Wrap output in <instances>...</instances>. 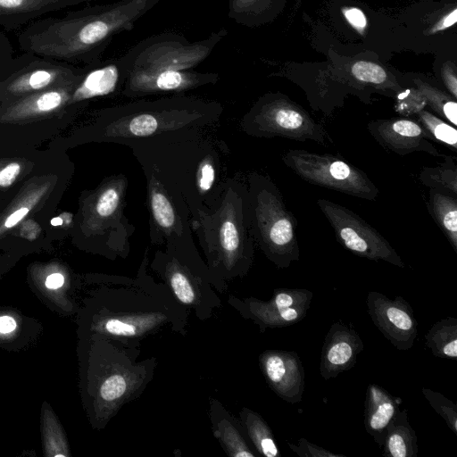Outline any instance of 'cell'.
<instances>
[{"instance_id":"cell-1","label":"cell","mask_w":457,"mask_h":457,"mask_svg":"<svg viewBox=\"0 0 457 457\" xmlns=\"http://www.w3.org/2000/svg\"><path fill=\"white\" fill-rule=\"evenodd\" d=\"M159 1L119 0L36 20L18 35V45L22 52L77 66L91 64L101 60L114 37L132 30Z\"/></svg>"},{"instance_id":"cell-2","label":"cell","mask_w":457,"mask_h":457,"mask_svg":"<svg viewBox=\"0 0 457 457\" xmlns=\"http://www.w3.org/2000/svg\"><path fill=\"white\" fill-rule=\"evenodd\" d=\"M227 35L228 30L221 29L204 39L191 42L181 34L165 32L139 41L122 55L126 69L125 93L177 92L215 83L219 79L217 73L193 69Z\"/></svg>"},{"instance_id":"cell-3","label":"cell","mask_w":457,"mask_h":457,"mask_svg":"<svg viewBox=\"0 0 457 457\" xmlns=\"http://www.w3.org/2000/svg\"><path fill=\"white\" fill-rule=\"evenodd\" d=\"M254 204L256 236L269 258L279 268L299 261L296 219L270 179L256 177Z\"/></svg>"},{"instance_id":"cell-4","label":"cell","mask_w":457,"mask_h":457,"mask_svg":"<svg viewBox=\"0 0 457 457\" xmlns=\"http://www.w3.org/2000/svg\"><path fill=\"white\" fill-rule=\"evenodd\" d=\"M282 161L309 184L368 201H375L379 195V189L368 175L340 156L289 149Z\"/></svg>"},{"instance_id":"cell-5","label":"cell","mask_w":457,"mask_h":457,"mask_svg":"<svg viewBox=\"0 0 457 457\" xmlns=\"http://www.w3.org/2000/svg\"><path fill=\"white\" fill-rule=\"evenodd\" d=\"M251 130L260 137H279L300 142L313 141L328 146L333 138L299 104L280 94L262 96L251 112Z\"/></svg>"},{"instance_id":"cell-6","label":"cell","mask_w":457,"mask_h":457,"mask_svg":"<svg viewBox=\"0 0 457 457\" xmlns=\"http://www.w3.org/2000/svg\"><path fill=\"white\" fill-rule=\"evenodd\" d=\"M81 71L77 65L23 52L0 68V102L68 85Z\"/></svg>"},{"instance_id":"cell-7","label":"cell","mask_w":457,"mask_h":457,"mask_svg":"<svg viewBox=\"0 0 457 457\" xmlns=\"http://www.w3.org/2000/svg\"><path fill=\"white\" fill-rule=\"evenodd\" d=\"M317 205L332 227L338 243L355 255L384 261L399 268L404 263L389 242L370 224L352 210L330 200L320 198Z\"/></svg>"},{"instance_id":"cell-8","label":"cell","mask_w":457,"mask_h":457,"mask_svg":"<svg viewBox=\"0 0 457 457\" xmlns=\"http://www.w3.org/2000/svg\"><path fill=\"white\" fill-rule=\"evenodd\" d=\"M367 308L373 324L398 350H410L417 337L418 322L410 303L402 296L390 299L382 293L370 291Z\"/></svg>"},{"instance_id":"cell-9","label":"cell","mask_w":457,"mask_h":457,"mask_svg":"<svg viewBox=\"0 0 457 457\" xmlns=\"http://www.w3.org/2000/svg\"><path fill=\"white\" fill-rule=\"evenodd\" d=\"M367 129L384 149L398 155L423 152L434 157H442L431 143L429 134L414 120L403 117L370 120Z\"/></svg>"},{"instance_id":"cell-10","label":"cell","mask_w":457,"mask_h":457,"mask_svg":"<svg viewBox=\"0 0 457 457\" xmlns=\"http://www.w3.org/2000/svg\"><path fill=\"white\" fill-rule=\"evenodd\" d=\"M364 349L360 335L341 321L330 326L321 348L320 373L325 380L352 369Z\"/></svg>"},{"instance_id":"cell-11","label":"cell","mask_w":457,"mask_h":457,"mask_svg":"<svg viewBox=\"0 0 457 457\" xmlns=\"http://www.w3.org/2000/svg\"><path fill=\"white\" fill-rule=\"evenodd\" d=\"M262 366L269 384L278 396L290 403L302 400L304 370L295 352L270 351L262 355Z\"/></svg>"},{"instance_id":"cell-12","label":"cell","mask_w":457,"mask_h":457,"mask_svg":"<svg viewBox=\"0 0 457 457\" xmlns=\"http://www.w3.org/2000/svg\"><path fill=\"white\" fill-rule=\"evenodd\" d=\"M125 79L126 69L122 55L84 65L73 87L71 104L107 96Z\"/></svg>"},{"instance_id":"cell-13","label":"cell","mask_w":457,"mask_h":457,"mask_svg":"<svg viewBox=\"0 0 457 457\" xmlns=\"http://www.w3.org/2000/svg\"><path fill=\"white\" fill-rule=\"evenodd\" d=\"M312 297L307 289H278L270 302L257 304L256 313L266 326H290L307 315Z\"/></svg>"},{"instance_id":"cell-14","label":"cell","mask_w":457,"mask_h":457,"mask_svg":"<svg viewBox=\"0 0 457 457\" xmlns=\"http://www.w3.org/2000/svg\"><path fill=\"white\" fill-rule=\"evenodd\" d=\"M97 0H0V27L17 29L48 13Z\"/></svg>"},{"instance_id":"cell-15","label":"cell","mask_w":457,"mask_h":457,"mask_svg":"<svg viewBox=\"0 0 457 457\" xmlns=\"http://www.w3.org/2000/svg\"><path fill=\"white\" fill-rule=\"evenodd\" d=\"M398 401L379 385L372 383L367 387L364 426L379 446L383 445L387 425L399 411Z\"/></svg>"},{"instance_id":"cell-16","label":"cell","mask_w":457,"mask_h":457,"mask_svg":"<svg viewBox=\"0 0 457 457\" xmlns=\"http://www.w3.org/2000/svg\"><path fill=\"white\" fill-rule=\"evenodd\" d=\"M382 446L385 456L415 457L417 455V436L409 422L406 410H399L387 425Z\"/></svg>"},{"instance_id":"cell-17","label":"cell","mask_w":457,"mask_h":457,"mask_svg":"<svg viewBox=\"0 0 457 457\" xmlns=\"http://www.w3.org/2000/svg\"><path fill=\"white\" fill-rule=\"evenodd\" d=\"M428 211L457 253V195L429 188Z\"/></svg>"},{"instance_id":"cell-18","label":"cell","mask_w":457,"mask_h":457,"mask_svg":"<svg viewBox=\"0 0 457 457\" xmlns=\"http://www.w3.org/2000/svg\"><path fill=\"white\" fill-rule=\"evenodd\" d=\"M278 0H228V16L236 23L253 27L270 21Z\"/></svg>"},{"instance_id":"cell-19","label":"cell","mask_w":457,"mask_h":457,"mask_svg":"<svg viewBox=\"0 0 457 457\" xmlns=\"http://www.w3.org/2000/svg\"><path fill=\"white\" fill-rule=\"evenodd\" d=\"M426 345L438 358L457 359V319L448 317L436 321L425 336Z\"/></svg>"},{"instance_id":"cell-20","label":"cell","mask_w":457,"mask_h":457,"mask_svg":"<svg viewBox=\"0 0 457 457\" xmlns=\"http://www.w3.org/2000/svg\"><path fill=\"white\" fill-rule=\"evenodd\" d=\"M349 72L356 83L363 87L370 86L378 91H390L393 96L403 89L381 65L370 61L355 62Z\"/></svg>"},{"instance_id":"cell-21","label":"cell","mask_w":457,"mask_h":457,"mask_svg":"<svg viewBox=\"0 0 457 457\" xmlns=\"http://www.w3.org/2000/svg\"><path fill=\"white\" fill-rule=\"evenodd\" d=\"M444 162L436 166L423 167L420 182L428 188L446 191L457 195V165L455 159L443 154Z\"/></svg>"},{"instance_id":"cell-22","label":"cell","mask_w":457,"mask_h":457,"mask_svg":"<svg viewBox=\"0 0 457 457\" xmlns=\"http://www.w3.org/2000/svg\"><path fill=\"white\" fill-rule=\"evenodd\" d=\"M414 87L422 94L428 106L441 119L447 120L453 126L457 125V102L449 94L438 89L431 84L413 79Z\"/></svg>"},{"instance_id":"cell-23","label":"cell","mask_w":457,"mask_h":457,"mask_svg":"<svg viewBox=\"0 0 457 457\" xmlns=\"http://www.w3.org/2000/svg\"><path fill=\"white\" fill-rule=\"evenodd\" d=\"M415 117V120L429 134L432 140H436L456 151L457 130L454 126L426 109L418 112Z\"/></svg>"},{"instance_id":"cell-24","label":"cell","mask_w":457,"mask_h":457,"mask_svg":"<svg viewBox=\"0 0 457 457\" xmlns=\"http://www.w3.org/2000/svg\"><path fill=\"white\" fill-rule=\"evenodd\" d=\"M248 426L252 440L262 454L267 457H277L279 455V451L271 431L262 419L256 415H251Z\"/></svg>"},{"instance_id":"cell-25","label":"cell","mask_w":457,"mask_h":457,"mask_svg":"<svg viewBox=\"0 0 457 457\" xmlns=\"http://www.w3.org/2000/svg\"><path fill=\"white\" fill-rule=\"evenodd\" d=\"M421 392L431 407L445 420L448 428L457 435V406L439 392L423 387Z\"/></svg>"},{"instance_id":"cell-26","label":"cell","mask_w":457,"mask_h":457,"mask_svg":"<svg viewBox=\"0 0 457 457\" xmlns=\"http://www.w3.org/2000/svg\"><path fill=\"white\" fill-rule=\"evenodd\" d=\"M395 97V111L403 117L415 116L428 106L425 97L415 87L403 88Z\"/></svg>"},{"instance_id":"cell-27","label":"cell","mask_w":457,"mask_h":457,"mask_svg":"<svg viewBox=\"0 0 457 457\" xmlns=\"http://www.w3.org/2000/svg\"><path fill=\"white\" fill-rule=\"evenodd\" d=\"M151 207L156 222L164 228H170L174 225L175 214L170 201L158 191L151 194Z\"/></svg>"},{"instance_id":"cell-28","label":"cell","mask_w":457,"mask_h":457,"mask_svg":"<svg viewBox=\"0 0 457 457\" xmlns=\"http://www.w3.org/2000/svg\"><path fill=\"white\" fill-rule=\"evenodd\" d=\"M127 383L121 375L107 378L100 387V395L105 401H113L121 397L126 391Z\"/></svg>"},{"instance_id":"cell-29","label":"cell","mask_w":457,"mask_h":457,"mask_svg":"<svg viewBox=\"0 0 457 457\" xmlns=\"http://www.w3.org/2000/svg\"><path fill=\"white\" fill-rule=\"evenodd\" d=\"M170 286L174 294L181 303L189 304L194 302V290L184 274L175 272L170 278Z\"/></svg>"},{"instance_id":"cell-30","label":"cell","mask_w":457,"mask_h":457,"mask_svg":"<svg viewBox=\"0 0 457 457\" xmlns=\"http://www.w3.org/2000/svg\"><path fill=\"white\" fill-rule=\"evenodd\" d=\"M288 445L294 453L302 457H345L310 443L304 438H300L297 445L288 443Z\"/></svg>"},{"instance_id":"cell-31","label":"cell","mask_w":457,"mask_h":457,"mask_svg":"<svg viewBox=\"0 0 457 457\" xmlns=\"http://www.w3.org/2000/svg\"><path fill=\"white\" fill-rule=\"evenodd\" d=\"M158 128L155 117L144 113L134 117L129 123V130L133 136L143 137L154 133Z\"/></svg>"},{"instance_id":"cell-32","label":"cell","mask_w":457,"mask_h":457,"mask_svg":"<svg viewBox=\"0 0 457 457\" xmlns=\"http://www.w3.org/2000/svg\"><path fill=\"white\" fill-rule=\"evenodd\" d=\"M120 202V195L113 187L107 188L99 196L96 210L99 216L109 217L117 209Z\"/></svg>"},{"instance_id":"cell-33","label":"cell","mask_w":457,"mask_h":457,"mask_svg":"<svg viewBox=\"0 0 457 457\" xmlns=\"http://www.w3.org/2000/svg\"><path fill=\"white\" fill-rule=\"evenodd\" d=\"M220 238L222 248L227 253H233L237 250L240 243V237L237 227L230 220L223 222L220 230Z\"/></svg>"},{"instance_id":"cell-34","label":"cell","mask_w":457,"mask_h":457,"mask_svg":"<svg viewBox=\"0 0 457 457\" xmlns=\"http://www.w3.org/2000/svg\"><path fill=\"white\" fill-rule=\"evenodd\" d=\"M441 79L449 95L457 98V76L456 69L453 63H445L441 68Z\"/></svg>"},{"instance_id":"cell-35","label":"cell","mask_w":457,"mask_h":457,"mask_svg":"<svg viewBox=\"0 0 457 457\" xmlns=\"http://www.w3.org/2000/svg\"><path fill=\"white\" fill-rule=\"evenodd\" d=\"M104 328L108 333L116 336H134L137 329L134 324L117 319L108 320Z\"/></svg>"},{"instance_id":"cell-36","label":"cell","mask_w":457,"mask_h":457,"mask_svg":"<svg viewBox=\"0 0 457 457\" xmlns=\"http://www.w3.org/2000/svg\"><path fill=\"white\" fill-rule=\"evenodd\" d=\"M19 162H10L0 170V187L5 188L17 181L21 173Z\"/></svg>"},{"instance_id":"cell-37","label":"cell","mask_w":457,"mask_h":457,"mask_svg":"<svg viewBox=\"0 0 457 457\" xmlns=\"http://www.w3.org/2000/svg\"><path fill=\"white\" fill-rule=\"evenodd\" d=\"M344 15L349 24L362 33L367 25L366 17L361 10L355 7L345 8L344 10Z\"/></svg>"},{"instance_id":"cell-38","label":"cell","mask_w":457,"mask_h":457,"mask_svg":"<svg viewBox=\"0 0 457 457\" xmlns=\"http://www.w3.org/2000/svg\"><path fill=\"white\" fill-rule=\"evenodd\" d=\"M214 169L211 163H204L199 172L198 181L199 187L202 190H208L211 188L214 181Z\"/></svg>"},{"instance_id":"cell-39","label":"cell","mask_w":457,"mask_h":457,"mask_svg":"<svg viewBox=\"0 0 457 457\" xmlns=\"http://www.w3.org/2000/svg\"><path fill=\"white\" fill-rule=\"evenodd\" d=\"M13 47L8 37L0 30V68L12 57Z\"/></svg>"},{"instance_id":"cell-40","label":"cell","mask_w":457,"mask_h":457,"mask_svg":"<svg viewBox=\"0 0 457 457\" xmlns=\"http://www.w3.org/2000/svg\"><path fill=\"white\" fill-rule=\"evenodd\" d=\"M457 9L454 7L452 11L443 15L431 28V32L436 33L445 30L456 23Z\"/></svg>"},{"instance_id":"cell-41","label":"cell","mask_w":457,"mask_h":457,"mask_svg":"<svg viewBox=\"0 0 457 457\" xmlns=\"http://www.w3.org/2000/svg\"><path fill=\"white\" fill-rule=\"evenodd\" d=\"M28 207H20L12 212L4 223L5 228H11L16 226L21 220H23L29 213Z\"/></svg>"},{"instance_id":"cell-42","label":"cell","mask_w":457,"mask_h":457,"mask_svg":"<svg viewBox=\"0 0 457 457\" xmlns=\"http://www.w3.org/2000/svg\"><path fill=\"white\" fill-rule=\"evenodd\" d=\"M17 328V322L15 319L9 315H4L0 317V333L9 334L13 332Z\"/></svg>"},{"instance_id":"cell-43","label":"cell","mask_w":457,"mask_h":457,"mask_svg":"<svg viewBox=\"0 0 457 457\" xmlns=\"http://www.w3.org/2000/svg\"><path fill=\"white\" fill-rule=\"evenodd\" d=\"M64 283V277L61 273L50 274L46 281L45 285L48 289H57L62 287Z\"/></svg>"},{"instance_id":"cell-44","label":"cell","mask_w":457,"mask_h":457,"mask_svg":"<svg viewBox=\"0 0 457 457\" xmlns=\"http://www.w3.org/2000/svg\"><path fill=\"white\" fill-rule=\"evenodd\" d=\"M51 224L53 226H61L62 224V220L60 217H55L51 220Z\"/></svg>"}]
</instances>
